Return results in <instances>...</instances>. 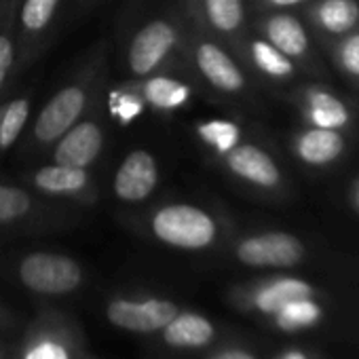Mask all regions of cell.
<instances>
[{
    "label": "cell",
    "instance_id": "cell-1",
    "mask_svg": "<svg viewBox=\"0 0 359 359\" xmlns=\"http://www.w3.org/2000/svg\"><path fill=\"white\" fill-rule=\"evenodd\" d=\"M108 43H97L66 83L45 102L20 144L22 156L47 154V150L76 125L104 95L108 85Z\"/></svg>",
    "mask_w": 359,
    "mask_h": 359
},
{
    "label": "cell",
    "instance_id": "cell-2",
    "mask_svg": "<svg viewBox=\"0 0 359 359\" xmlns=\"http://www.w3.org/2000/svg\"><path fill=\"white\" fill-rule=\"evenodd\" d=\"M189 20L180 11L152 13L135 24L123 43L121 66L125 79H146L150 74L184 70V43Z\"/></svg>",
    "mask_w": 359,
    "mask_h": 359
},
{
    "label": "cell",
    "instance_id": "cell-3",
    "mask_svg": "<svg viewBox=\"0 0 359 359\" xmlns=\"http://www.w3.org/2000/svg\"><path fill=\"white\" fill-rule=\"evenodd\" d=\"M146 231L167 248L203 252L218 243L220 220L203 205L191 201H165L146 214Z\"/></svg>",
    "mask_w": 359,
    "mask_h": 359
},
{
    "label": "cell",
    "instance_id": "cell-4",
    "mask_svg": "<svg viewBox=\"0 0 359 359\" xmlns=\"http://www.w3.org/2000/svg\"><path fill=\"white\" fill-rule=\"evenodd\" d=\"M184 68L193 72L197 83L224 97H239L250 89L239 57L222 41L205 34L191 22L184 43Z\"/></svg>",
    "mask_w": 359,
    "mask_h": 359
},
{
    "label": "cell",
    "instance_id": "cell-5",
    "mask_svg": "<svg viewBox=\"0 0 359 359\" xmlns=\"http://www.w3.org/2000/svg\"><path fill=\"white\" fill-rule=\"evenodd\" d=\"M18 281L41 296H64L85 283V271L79 260L60 252H30L15 262Z\"/></svg>",
    "mask_w": 359,
    "mask_h": 359
},
{
    "label": "cell",
    "instance_id": "cell-6",
    "mask_svg": "<svg viewBox=\"0 0 359 359\" xmlns=\"http://www.w3.org/2000/svg\"><path fill=\"white\" fill-rule=\"evenodd\" d=\"M24 180L28 189L62 205L76 203L83 208H91L100 199V184L91 169L49 161L30 169Z\"/></svg>",
    "mask_w": 359,
    "mask_h": 359
},
{
    "label": "cell",
    "instance_id": "cell-7",
    "mask_svg": "<svg viewBox=\"0 0 359 359\" xmlns=\"http://www.w3.org/2000/svg\"><path fill=\"white\" fill-rule=\"evenodd\" d=\"M110 121L106 116L102 100L76 123L72 125L49 150V161L70 167L93 169V165L104 156L108 137H110Z\"/></svg>",
    "mask_w": 359,
    "mask_h": 359
},
{
    "label": "cell",
    "instance_id": "cell-8",
    "mask_svg": "<svg viewBox=\"0 0 359 359\" xmlns=\"http://www.w3.org/2000/svg\"><path fill=\"white\" fill-rule=\"evenodd\" d=\"M64 0H20L15 28L20 41V74L26 72L53 43Z\"/></svg>",
    "mask_w": 359,
    "mask_h": 359
},
{
    "label": "cell",
    "instance_id": "cell-9",
    "mask_svg": "<svg viewBox=\"0 0 359 359\" xmlns=\"http://www.w3.org/2000/svg\"><path fill=\"white\" fill-rule=\"evenodd\" d=\"M187 20L233 53L248 34L245 0H187Z\"/></svg>",
    "mask_w": 359,
    "mask_h": 359
},
{
    "label": "cell",
    "instance_id": "cell-10",
    "mask_svg": "<svg viewBox=\"0 0 359 359\" xmlns=\"http://www.w3.org/2000/svg\"><path fill=\"white\" fill-rule=\"evenodd\" d=\"M161 184L158 158L148 148L129 150L112 173L110 191L118 203L142 205L146 203Z\"/></svg>",
    "mask_w": 359,
    "mask_h": 359
},
{
    "label": "cell",
    "instance_id": "cell-11",
    "mask_svg": "<svg viewBox=\"0 0 359 359\" xmlns=\"http://www.w3.org/2000/svg\"><path fill=\"white\" fill-rule=\"evenodd\" d=\"M220 161L229 175L260 193H281L285 187L281 167L277 165L273 154L258 144L241 142Z\"/></svg>",
    "mask_w": 359,
    "mask_h": 359
},
{
    "label": "cell",
    "instance_id": "cell-12",
    "mask_svg": "<svg viewBox=\"0 0 359 359\" xmlns=\"http://www.w3.org/2000/svg\"><path fill=\"white\" fill-rule=\"evenodd\" d=\"M235 258L252 269H290L304 258V245L290 233L269 231L239 239Z\"/></svg>",
    "mask_w": 359,
    "mask_h": 359
},
{
    "label": "cell",
    "instance_id": "cell-13",
    "mask_svg": "<svg viewBox=\"0 0 359 359\" xmlns=\"http://www.w3.org/2000/svg\"><path fill=\"white\" fill-rule=\"evenodd\" d=\"M180 313L177 304L167 298H114L106 304V319L121 330L152 334L161 332L175 315Z\"/></svg>",
    "mask_w": 359,
    "mask_h": 359
},
{
    "label": "cell",
    "instance_id": "cell-14",
    "mask_svg": "<svg viewBox=\"0 0 359 359\" xmlns=\"http://www.w3.org/2000/svg\"><path fill=\"white\" fill-rule=\"evenodd\" d=\"M49 201L24 184L0 180V231H13L24 226H39L43 222H55L60 212Z\"/></svg>",
    "mask_w": 359,
    "mask_h": 359
},
{
    "label": "cell",
    "instance_id": "cell-15",
    "mask_svg": "<svg viewBox=\"0 0 359 359\" xmlns=\"http://www.w3.org/2000/svg\"><path fill=\"white\" fill-rule=\"evenodd\" d=\"M135 89L146 102V108L158 114H173L177 110H184L193 104L197 85L180 76V70L150 74L146 79H131Z\"/></svg>",
    "mask_w": 359,
    "mask_h": 359
},
{
    "label": "cell",
    "instance_id": "cell-16",
    "mask_svg": "<svg viewBox=\"0 0 359 359\" xmlns=\"http://www.w3.org/2000/svg\"><path fill=\"white\" fill-rule=\"evenodd\" d=\"M296 106L306 127L342 131L353 123L351 106L323 85H304L296 93Z\"/></svg>",
    "mask_w": 359,
    "mask_h": 359
},
{
    "label": "cell",
    "instance_id": "cell-17",
    "mask_svg": "<svg viewBox=\"0 0 359 359\" xmlns=\"http://www.w3.org/2000/svg\"><path fill=\"white\" fill-rule=\"evenodd\" d=\"M254 30L296 64L306 62L311 55V39L304 24L287 11H266L256 20Z\"/></svg>",
    "mask_w": 359,
    "mask_h": 359
},
{
    "label": "cell",
    "instance_id": "cell-18",
    "mask_svg": "<svg viewBox=\"0 0 359 359\" xmlns=\"http://www.w3.org/2000/svg\"><path fill=\"white\" fill-rule=\"evenodd\" d=\"M235 55L256 74L273 83L292 81L298 72V64L294 60H290L285 53H281L258 34H245V39L235 49Z\"/></svg>",
    "mask_w": 359,
    "mask_h": 359
},
{
    "label": "cell",
    "instance_id": "cell-19",
    "mask_svg": "<svg viewBox=\"0 0 359 359\" xmlns=\"http://www.w3.org/2000/svg\"><path fill=\"white\" fill-rule=\"evenodd\" d=\"M290 146L300 163L309 167H327L342 156L346 148V140L342 131L336 129L304 127L292 135Z\"/></svg>",
    "mask_w": 359,
    "mask_h": 359
},
{
    "label": "cell",
    "instance_id": "cell-20",
    "mask_svg": "<svg viewBox=\"0 0 359 359\" xmlns=\"http://www.w3.org/2000/svg\"><path fill=\"white\" fill-rule=\"evenodd\" d=\"M34 100L30 91L5 93L0 97V154L11 152L22 144L32 121Z\"/></svg>",
    "mask_w": 359,
    "mask_h": 359
},
{
    "label": "cell",
    "instance_id": "cell-21",
    "mask_svg": "<svg viewBox=\"0 0 359 359\" xmlns=\"http://www.w3.org/2000/svg\"><path fill=\"white\" fill-rule=\"evenodd\" d=\"M20 0H0V97L20 79V41L15 28Z\"/></svg>",
    "mask_w": 359,
    "mask_h": 359
},
{
    "label": "cell",
    "instance_id": "cell-22",
    "mask_svg": "<svg viewBox=\"0 0 359 359\" xmlns=\"http://www.w3.org/2000/svg\"><path fill=\"white\" fill-rule=\"evenodd\" d=\"M313 28L327 36H344L359 26L357 0H317L306 9Z\"/></svg>",
    "mask_w": 359,
    "mask_h": 359
},
{
    "label": "cell",
    "instance_id": "cell-23",
    "mask_svg": "<svg viewBox=\"0 0 359 359\" xmlns=\"http://www.w3.org/2000/svg\"><path fill=\"white\" fill-rule=\"evenodd\" d=\"M161 332L163 340L173 348H201L208 346L216 336L214 323L193 311H180Z\"/></svg>",
    "mask_w": 359,
    "mask_h": 359
},
{
    "label": "cell",
    "instance_id": "cell-24",
    "mask_svg": "<svg viewBox=\"0 0 359 359\" xmlns=\"http://www.w3.org/2000/svg\"><path fill=\"white\" fill-rule=\"evenodd\" d=\"M102 104H104L108 121L118 125V127L133 125L148 110L144 97L140 95V91L135 89L131 79H125V81L114 83L110 87L106 85L104 95H102Z\"/></svg>",
    "mask_w": 359,
    "mask_h": 359
},
{
    "label": "cell",
    "instance_id": "cell-25",
    "mask_svg": "<svg viewBox=\"0 0 359 359\" xmlns=\"http://www.w3.org/2000/svg\"><path fill=\"white\" fill-rule=\"evenodd\" d=\"M252 302L258 311L266 313V315H275L277 311H281L285 304L300 300V298H313V287L296 277H279V279H271L266 283H260L254 292H252Z\"/></svg>",
    "mask_w": 359,
    "mask_h": 359
},
{
    "label": "cell",
    "instance_id": "cell-26",
    "mask_svg": "<svg viewBox=\"0 0 359 359\" xmlns=\"http://www.w3.org/2000/svg\"><path fill=\"white\" fill-rule=\"evenodd\" d=\"M195 137L218 158L226 156L243 142V127L233 118H201L193 127Z\"/></svg>",
    "mask_w": 359,
    "mask_h": 359
},
{
    "label": "cell",
    "instance_id": "cell-27",
    "mask_svg": "<svg viewBox=\"0 0 359 359\" xmlns=\"http://www.w3.org/2000/svg\"><path fill=\"white\" fill-rule=\"evenodd\" d=\"M22 359H72V351L64 336L55 332H36L28 340Z\"/></svg>",
    "mask_w": 359,
    "mask_h": 359
},
{
    "label": "cell",
    "instance_id": "cell-28",
    "mask_svg": "<svg viewBox=\"0 0 359 359\" xmlns=\"http://www.w3.org/2000/svg\"><path fill=\"white\" fill-rule=\"evenodd\" d=\"M321 317V309L317 302H313L311 298H300V300H294L290 304H285L281 311L275 313V321L281 330L285 332H294V330H300V327H306V325H313L317 323Z\"/></svg>",
    "mask_w": 359,
    "mask_h": 359
},
{
    "label": "cell",
    "instance_id": "cell-29",
    "mask_svg": "<svg viewBox=\"0 0 359 359\" xmlns=\"http://www.w3.org/2000/svg\"><path fill=\"white\" fill-rule=\"evenodd\" d=\"M334 60L348 79L359 83V30L357 28L340 36V41L334 47Z\"/></svg>",
    "mask_w": 359,
    "mask_h": 359
},
{
    "label": "cell",
    "instance_id": "cell-30",
    "mask_svg": "<svg viewBox=\"0 0 359 359\" xmlns=\"http://www.w3.org/2000/svg\"><path fill=\"white\" fill-rule=\"evenodd\" d=\"M304 3H309V0H256V7L260 11H285Z\"/></svg>",
    "mask_w": 359,
    "mask_h": 359
},
{
    "label": "cell",
    "instance_id": "cell-31",
    "mask_svg": "<svg viewBox=\"0 0 359 359\" xmlns=\"http://www.w3.org/2000/svg\"><path fill=\"white\" fill-rule=\"evenodd\" d=\"M212 359H256V357L252 353L243 351V348H226V351L216 353Z\"/></svg>",
    "mask_w": 359,
    "mask_h": 359
},
{
    "label": "cell",
    "instance_id": "cell-32",
    "mask_svg": "<svg viewBox=\"0 0 359 359\" xmlns=\"http://www.w3.org/2000/svg\"><path fill=\"white\" fill-rule=\"evenodd\" d=\"M348 201H351V208L359 214V177L353 180V184L348 189Z\"/></svg>",
    "mask_w": 359,
    "mask_h": 359
},
{
    "label": "cell",
    "instance_id": "cell-33",
    "mask_svg": "<svg viewBox=\"0 0 359 359\" xmlns=\"http://www.w3.org/2000/svg\"><path fill=\"white\" fill-rule=\"evenodd\" d=\"M97 3H102V0H76V5H79L81 11H89V9H93Z\"/></svg>",
    "mask_w": 359,
    "mask_h": 359
},
{
    "label": "cell",
    "instance_id": "cell-34",
    "mask_svg": "<svg viewBox=\"0 0 359 359\" xmlns=\"http://www.w3.org/2000/svg\"><path fill=\"white\" fill-rule=\"evenodd\" d=\"M279 359H306V355L300 353V351H287V353H283Z\"/></svg>",
    "mask_w": 359,
    "mask_h": 359
},
{
    "label": "cell",
    "instance_id": "cell-35",
    "mask_svg": "<svg viewBox=\"0 0 359 359\" xmlns=\"http://www.w3.org/2000/svg\"><path fill=\"white\" fill-rule=\"evenodd\" d=\"M0 359H3V355H0Z\"/></svg>",
    "mask_w": 359,
    "mask_h": 359
}]
</instances>
